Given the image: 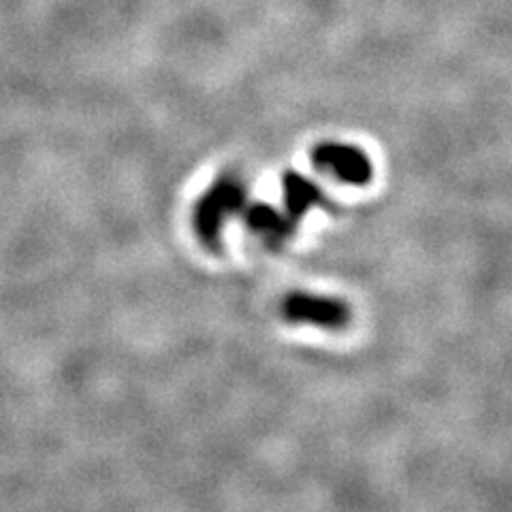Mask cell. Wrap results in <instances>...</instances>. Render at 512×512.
<instances>
[{
    "instance_id": "4",
    "label": "cell",
    "mask_w": 512,
    "mask_h": 512,
    "mask_svg": "<svg viewBox=\"0 0 512 512\" xmlns=\"http://www.w3.org/2000/svg\"><path fill=\"white\" fill-rule=\"evenodd\" d=\"M282 190H284V205L286 214L295 222L306 216L314 207H329V199L323 190H320L306 175L297 171H286L282 178Z\"/></svg>"
},
{
    "instance_id": "2",
    "label": "cell",
    "mask_w": 512,
    "mask_h": 512,
    "mask_svg": "<svg viewBox=\"0 0 512 512\" xmlns=\"http://www.w3.org/2000/svg\"><path fill=\"white\" fill-rule=\"evenodd\" d=\"M282 312L291 323H310L323 329H344L350 320V310L344 301L308 293L288 295Z\"/></svg>"
},
{
    "instance_id": "3",
    "label": "cell",
    "mask_w": 512,
    "mask_h": 512,
    "mask_svg": "<svg viewBox=\"0 0 512 512\" xmlns=\"http://www.w3.org/2000/svg\"><path fill=\"white\" fill-rule=\"evenodd\" d=\"M312 160L318 169L329 171L352 186L367 184L374 173L365 152L355 146H346V143H320L312 152Z\"/></svg>"
},
{
    "instance_id": "5",
    "label": "cell",
    "mask_w": 512,
    "mask_h": 512,
    "mask_svg": "<svg viewBox=\"0 0 512 512\" xmlns=\"http://www.w3.org/2000/svg\"><path fill=\"white\" fill-rule=\"evenodd\" d=\"M242 212L246 216V224L250 231L265 237L269 244H282L295 233L297 222L288 214L278 212L276 207L269 203H250Z\"/></svg>"
},
{
    "instance_id": "1",
    "label": "cell",
    "mask_w": 512,
    "mask_h": 512,
    "mask_svg": "<svg viewBox=\"0 0 512 512\" xmlns=\"http://www.w3.org/2000/svg\"><path fill=\"white\" fill-rule=\"evenodd\" d=\"M246 207V186L237 175H222L195 207V229L199 239L210 248L220 246V235L224 222L233 214H239Z\"/></svg>"
}]
</instances>
